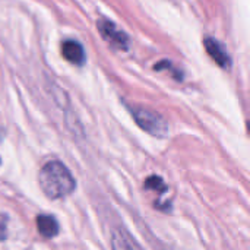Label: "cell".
<instances>
[{
	"mask_svg": "<svg viewBox=\"0 0 250 250\" xmlns=\"http://www.w3.org/2000/svg\"><path fill=\"white\" fill-rule=\"evenodd\" d=\"M111 249L113 250H142L139 245L126 233L123 229H114L111 233Z\"/></svg>",
	"mask_w": 250,
	"mask_h": 250,
	"instance_id": "obj_6",
	"label": "cell"
},
{
	"mask_svg": "<svg viewBox=\"0 0 250 250\" xmlns=\"http://www.w3.org/2000/svg\"><path fill=\"white\" fill-rule=\"evenodd\" d=\"M6 236V218L0 215V240H3Z\"/></svg>",
	"mask_w": 250,
	"mask_h": 250,
	"instance_id": "obj_9",
	"label": "cell"
},
{
	"mask_svg": "<svg viewBox=\"0 0 250 250\" xmlns=\"http://www.w3.org/2000/svg\"><path fill=\"white\" fill-rule=\"evenodd\" d=\"M62 54L67 62H70L73 64H82L85 62L83 47L75 40H66L62 44Z\"/></svg>",
	"mask_w": 250,
	"mask_h": 250,
	"instance_id": "obj_5",
	"label": "cell"
},
{
	"mask_svg": "<svg viewBox=\"0 0 250 250\" xmlns=\"http://www.w3.org/2000/svg\"><path fill=\"white\" fill-rule=\"evenodd\" d=\"M38 233L45 239H53L59 234V223L53 215H38L37 217Z\"/></svg>",
	"mask_w": 250,
	"mask_h": 250,
	"instance_id": "obj_7",
	"label": "cell"
},
{
	"mask_svg": "<svg viewBox=\"0 0 250 250\" xmlns=\"http://www.w3.org/2000/svg\"><path fill=\"white\" fill-rule=\"evenodd\" d=\"M40 186L47 198L62 199L75 190V179L67 167L60 161L47 163L38 174Z\"/></svg>",
	"mask_w": 250,
	"mask_h": 250,
	"instance_id": "obj_1",
	"label": "cell"
},
{
	"mask_svg": "<svg viewBox=\"0 0 250 250\" xmlns=\"http://www.w3.org/2000/svg\"><path fill=\"white\" fill-rule=\"evenodd\" d=\"M129 110L136 125L146 133L157 138H166L168 135V125L161 114L139 105H132L129 107Z\"/></svg>",
	"mask_w": 250,
	"mask_h": 250,
	"instance_id": "obj_2",
	"label": "cell"
},
{
	"mask_svg": "<svg viewBox=\"0 0 250 250\" xmlns=\"http://www.w3.org/2000/svg\"><path fill=\"white\" fill-rule=\"evenodd\" d=\"M145 188L146 189H154V190H167L164 182L161 177H157V176H151L145 180Z\"/></svg>",
	"mask_w": 250,
	"mask_h": 250,
	"instance_id": "obj_8",
	"label": "cell"
},
{
	"mask_svg": "<svg viewBox=\"0 0 250 250\" xmlns=\"http://www.w3.org/2000/svg\"><path fill=\"white\" fill-rule=\"evenodd\" d=\"M97 26H98L101 35L104 37V40H107L114 47H119V48H123V50H126L129 47V37L114 22H111V21H100L97 23Z\"/></svg>",
	"mask_w": 250,
	"mask_h": 250,
	"instance_id": "obj_3",
	"label": "cell"
},
{
	"mask_svg": "<svg viewBox=\"0 0 250 250\" xmlns=\"http://www.w3.org/2000/svg\"><path fill=\"white\" fill-rule=\"evenodd\" d=\"M204 44H205L207 53L211 56V59L218 66H221L223 69H229L231 66L230 54L227 53V50L224 48V45L218 40H215V38H205Z\"/></svg>",
	"mask_w": 250,
	"mask_h": 250,
	"instance_id": "obj_4",
	"label": "cell"
}]
</instances>
